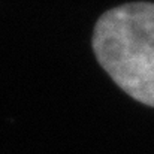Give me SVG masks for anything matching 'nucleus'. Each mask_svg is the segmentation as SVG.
Masks as SVG:
<instances>
[{"mask_svg":"<svg viewBox=\"0 0 154 154\" xmlns=\"http://www.w3.org/2000/svg\"><path fill=\"white\" fill-rule=\"evenodd\" d=\"M93 50L121 90L154 106V3H127L105 12L94 27Z\"/></svg>","mask_w":154,"mask_h":154,"instance_id":"f257e3e1","label":"nucleus"}]
</instances>
